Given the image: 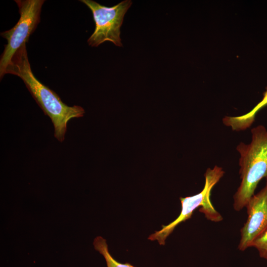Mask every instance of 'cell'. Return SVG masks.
I'll return each instance as SVG.
<instances>
[{
    "mask_svg": "<svg viewBox=\"0 0 267 267\" xmlns=\"http://www.w3.org/2000/svg\"><path fill=\"white\" fill-rule=\"evenodd\" d=\"M252 247L258 251L261 258L267 260V229L255 239Z\"/></svg>",
    "mask_w": 267,
    "mask_h": 267,
    "instance_id": "9",
    "label": "cell"
},
{
    "mask_svg": "<svg viewBox=\"0 0 267 267\" xmlns=\"http://www.w3.org/2000/svg\"><path fill=\"white\" fill-rule=\"evenodd\" d=\"M267 105V88L263 93V97L251 111L242 115L229 116L227 118V124L232 130L241 131L250 128L255 121L257 113Z\"/></svg>",
    "mask_w": 267,
    "mask_h": 267,
    "instance_id": "7",
    "label": "cell"
},
{
    "mask_svg": "<svg viewBox=\"0 0 267 267\" xmlns=\"http://www.w3.org/2000/svg\"><path fill=\"white\" fill-rule=\"evenodd\" d=\"M91 11L95 27L88 40L89 45L97 47L105 42H110L117 46H122L120 38L121 27L124 17L132 1L125 0L108 7L91 0H81Z\"/></svg>",
    "mask_w": 267,
    "mask_h": 267,
    "instance_id": "5",
    "label": "cell"
},
{
    "mask_svg": "<svg viewBox=\"0 0 267 267\" xmlns=\"http://www.w3.org/2000/svg\"><path fill=\"white\" fill-rule=\"evenodd\" d=\"M245 207L248 216L240 229L238 246L241 251L252 247L255 239L267 229V181L260 191L251 197Z\"/></svg>",
    "mask_w": 267,
    "mask_h": 267,
    "instance_id": "6",
    "label": "cell"
},
{
    "mask_svg": "<svg viewBox=\"0 0 267 267\" xmlns=\"http://www.w3.org/2000/svg\"><path fill=\"white\" fill-rule=\"evenodd\" d=\"M224 171L221 167L215 165L213 168H208L205 174V184L199 193L191 196L180 197L181 210L178 217L162 228L151 234L148 239L157 240L160 245H164L167 237L180 223L190 219L193 212L198 207L199 211L204 214L208 220L220 222L223 220L222 216L215 209L211 203L210 196L212 189L223 176Z\"/></svg>",
    "mask_w": 267,
    "mask_h": 267,
    "instance_id": "3",
    "label": "cell"
},
{
    "mask_svg": "<svg viewBox=\"0 0 267 267\" xmlns=\"http://www.w3.org/2000/svg\"><path fill=\"white\" fill-rule=\"evenodd\" d=\"M94 249L103 255L107 267H134L129 263L121 264L115 260L110 254L106 241L101 236H97L93 241Z\"/></svg>",
    "mask_w": 267,
    "mask_h": 267,
    "instance_id": "8",
    "label": "cell"
},
{
    "mask_svg": "<svg viewBox=\"0 0 267 267\" xmlns=\"http://www.w3.org/2000/svg\"><path fill=\"white\" fill-rule=\"evenodd\" d=\"M19 8L20 18L11 29L0 33L7 44L0 59V78L17 50L26 43L40 21V14L44 0H15Z\"/></svg>",
    "mask_w": 267,
    "mask_h": 267,
    "instance_id": "4",
    "label": "cell"
},
{
    "mask_svg": "<svg viewBox=\"0 0 267 267\" xmlns=\"http://www.w3.org/2000/svg\"><path fill=\"white\" fill-rule=\"evenodd\" d=\"M251 133L249 144L240 142L236 147L240 155L241 182L233 197V207L236 211L246 207L262 179L267 181V130L260 125L252 128Z\"/></svg>",
    "mask_w": 267,
    "mask_h": 267,
    "instance_id": "2",
    "label": "cell"
},
{
    "mask_svg": "<svg viewBox=\"0 0 267 267\" xmlns=\"http://www.w3.org/2000/svg\"><path fill=\"white\" fill-rule=\"evenodd\" d=\"M16 75L21 78L44 114L51 119L54 126V137L63 142L67 125L71 119L82 117L84 108L78 105L69 106L63 102L53 90L42 84L34 76L29 61L24 43L15 53L6 67L4 75Z\"/></svg>",
    "mask_w": 267,
    "mask_h": 267,
    "instance_id": "1",
    "label": "cell"
}]
</instances>
